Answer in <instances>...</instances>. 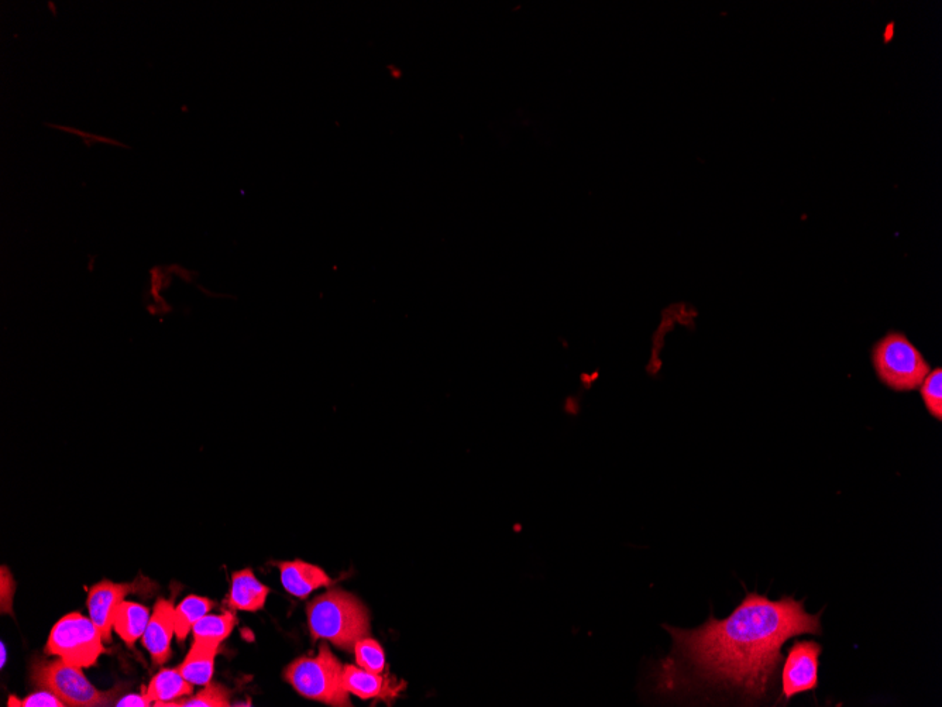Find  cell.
<instances>
[{"mask_svg":"<svg viewBox=\"0 0 942 707\" xmlns=\"http://www.w3.org/2000/svg\"><path fill=\"white\" fill-rule=\"evenodd\" d=\"M665 628L673 648L656 671L659 689L708 686L739 693L746 702L765 699L773 688L790 638L823 633L820 613H807L803 602L758 593H748L727 619L710 617L694 630Z\"/></svg>","mask_w":942,"mask_h":707,"instance_id":"cell-1","label":"cell"},{"mask_svg":"<svg viewBox=\"0 0 942 707\" xmlns=\"http://www.w3.org/2000/svg\"><path fill=\"white\" fill-rule=\"evenodd\" d=\"M308 623L314 640L322 638L347 652L370 634L369 610L356 596L342 589L329 590L307 607Z\"/></svg>","mask_w":942,"mask_h":707,"instance_id":"cell-2","label":"cell"},{"mask_svg":"<svg viewBox=\"0 0 942 707\" xmlns=\"http://www.w3.org/2000/svg\"><path fill=\"white\" fill-rule=\"evenodd\" d=\"M343 665L326 644L316 657H301L284 671V679L304 698L329 706H352L342 682Z\"/></svg>","mask_w":942,"mask_h":707,"instance_id":"cell-3","label":"cell"},{"mask_svg":"<svg viewBox=\"0 0 942 707\" xmlns=\"http://www.w3.org/2000/svg\"><path fill=\"white\" fill-rule=\"evenodd\" d=\"M872 362L880 382L895 391H913L931 372L923 353L903 332H889L876 342Z\"/></svg>","mask_w":942,"mask_h":707,"instance_id":"cell-4","label":"cell"},{"mask_svg":"<svg viewBox=\"0 0 942 707\" xmlns=\"http://www.w3.org/2000/svg\"><path fill=\"white\" fill-rule=\"evenodd\" d=\"M33 679L41 689L53 692L65 705L75 707L109 706L115 703V692H101L88 681L81 667L61 658L39 662Z\"/></svg>","mask_w":942,"mask_h":707,"instance_id":"cell-5","label":"cell"},{"mask_svg":"<svg viewBox=\"0 0 942 707\" xmlns=\"http://www.w3.org/2000/svg\"><path fill=\"white\" fill-rule=\"evenodd\" d=\"M103 637L94 621L79 613L63 617L51 630L46 652L81 668L96 664L105 652Z\"/></svg>","mask_w":942,"mask_h":707,"instance_id":"cell-6","label":"cell"},{"mask_svg":"<svg viewBox=\"0 0 942 707\" xmlns=\"http://www.w3.org/2000/svg\"><path fill=\"white\" fill-rule=\"evenodd\" d=\"M823 647L814 641H797L787 654L782 672V691L786 700L818 686V669Z\"/></svg>","mask_w":942,"mask_h":707,"instance_id":"cell-7","label":"cell"},{"mask_svg":"<svg viewBox=\"0 0 942 707\" xmlns=\"http://www.w3.org/2000/svg\"><path fill=\"white\" fill-rule=\"evenodd\" d=\"M140 583H142L140 580L134 583H113L109 580H103L94 588L89 589V616L101 631L103 641L112 640L113 620H115L116 610H118L127 595L136 593L137 590H143Z\"/></svg>","mask_w":942,"mask_h":707,"instance_id":"cell-8","label":"cell"},{"mask_svg":"<svg viewBox=\"0 0 942 707\" xmlns=\"http://www.w3.org/2000/svg\"><path fill=\"white\" fill-rule=\"evenodd\" d=\"M175 634V607L170 600L158 599L143 634V645L156 665L171 658V638Z\"/></svg>","mask_w":942,"mask_h":707,"instance_id":"cell-9","label":"cell"},{"mask_svg":"<svg viewBox=\"0 0 942 707\" xmlns=\"http://www.w3.org/2000/svg\"><path fill=\"white\" fill-rule=\"evenodd\" d=\"M342 682L347 692L364 700L394 698L402 688H405V684L395 685L383 674L366 671L354 665L343 667Z\"/></svg>","mask_w":942,"mask_h":707,"instance_id":"cell-10","label":"cell"},{"mask_svg":"<svg viewBox=\"0 0 942 707\" xmlns=\"http://www.w3.org/2000/svg\"><path fill=\"white\" fill-rule=\"evenodd\" d=\"M281 582L288 593L307 599L312 592L332 585L333 579L319 566L304 561L281 562Z\"/></svg>","mask_w":942,"mask_h":707,"instance_id":"cell-11","label":"cell"},{"mask_svg":"<svg viewBox=\"0 0 942 707\" xmlns=\"http://www.w3.org/2000/svg\"><path fill=\"white\" fill-rule=\"evenodd\" d=\"M270 589L254 576L252 569H243L232 576L228 606L233 612H259L266 606Z\"/></svg>","mask_w":942,"mask_h":707,"instance_id":"cell-12","label":"cell"},{"mask_svg":"<svg viewBox=\"0 0 942 707\" xmlns=\"http://www.w3.org/2000/svg\"><path fill=\"white\" fill-rule=\"evenodd\" d=\"M149 621L150 613L147 607L139 603L122 602L116 610L113 628L129 647H133V644L143 637Z\"/></svg>","mask_w":942,"mask_h":707,"instance_id":"cell-13","label":"cell"},{"mask_svg":"<svg viewBox=\"0 0 942 707\" xmlns=\"http://www.w3.org/2000/svg\"><path fill=\"white\" fill-rule=\"evenodd\" d=\"M218 650L219 648L208 647V645L192 644L187 658L178 667V671L192 685H208L212 681Z\"/></svg>","mask_w":942,"mask_h":707,"instance_id":"cell-14","label":"cell"},{"mask_svg":"<svg viewBox=\"0 0 942 707\" xmlns=\"http://www.w3.org/2000/svg\"><path fill=\"white\" fill-rule=\"evenodd\" d=\"M194 692V685L188 682L178 668L163 669L151 679L147 696L153 703L174 702L181 696H188Z\"/></svg>","mask_w":942,"mask_h":707,"instance_id":"cell-15","label":"cell"},{"mask_svg":"<svg viewBox=\"0 0 942 707\" xmlns=\"http://www.w3.org/2000/svg\"><path fill=\"white\" fill-rule=\"evenodd\" d=\"M236 624L237 619L235 613L228 612L219 614V616L206 614V616L202 617V619L195 624L194 628H192L194 643L219 648V645L232 634Z\"/></svg>","mask_w":942,"mask_h":707,"instance_id":"cell-16","label":"cell"},{"mask_svg":"<svg viewBox=\"0 0 942 707\" xmlns=\"http://www.w3.org/2000/svg\"><path fill=\"white\" fill-rule=\"evenodd\" d=\"M212 607V600L194 595L188 596L175 607V636L180 643H184L189 631L209 613Z\"/></svg>","mask_w":942,"mask_h":707,"instance_id":"cell-17","label":"cell"},{"mask_svg":"<svg viewBox=\"0 0 942 707\" xmlns=\"http://www.w3.org/2000/svg\"><path fill=\"white\" fill-rule=\"evenodd\" d=\"M158 707H228L230 706V691L225 686L209 682L205 688L194 698L178 700V702L154 703Z\"/></svg>","mask_w":942,"mask_h":707,"instance_id":"cell-18","label":"cell"},{"mask_svg":"<svg viewBox=\"0 0 942 707\" xmlns=\"http://www.w3.org/2000/svg\"><path fill=\"white\" fill-rule=\"evenodd\" d=\"M357 667L366 671L383 674L385 669V654L383 647L376 640L364 637L354 645Z\"/></svg>","mask_w":942,"mask_h":707,"instance_id":"cell-19","label":"cell"},{"mask_svg":"<svg viewBox=\"0 0 942 707\" xmlns=\"http://www.w3.org/2000/svg\"><path fill=\"white\" fill-rule=\"evenodd\" d=\"M928 413L935 420H942V370L940 367L927 374L919 387Z\"/></svg>","mask_w":942,"mask_h":707,"instance_id":"cell-20","label":"cell"},{"mask_svg":"<svg viewBox=\"0 0 942 707\" xmlns=\"http://www.w3.org/2000/svg\"><path fill=\"white\" fill-rule=\"evenodd\" d=\"M8 706L13 707H64L67 706L55 696L53 692L43 689V691L36 692L34 695L27 696L26 699L20 700L16 699L15 696L9 699Z\"/></svg>","mask_w":942,"mask_h":707,"instance_id":"cell-21","label":"cell"},{"mask_svg":"<svg viewBox=\"0 0 942 707\" xmlns=\"http://www.w3.org/2000/svg\"><path fill=\"white\" fill-rule=\"evenodd\" d=\"M15 593V583L8 568H2V612L12 613V599Z\"/></svg>","mask_w":942,"mask_h":707,"instance_id":"cell-22","label":"cell"},{"mask_svg":"<svg viewBox=\"0 0 942 707\" xmlns=\"http://www.w3.org/2000/svg\"><path fill=\"white\" fill-rule=\"evenodd\" d=\"M153 705V702L147 696L146 691L143 692V695H127L125 698L118 700L115 706L119 707H147Z\"/></svg>","mask_w":942,"mask_h":707,"instance_id":"cell-23","label":"cell"},{"mask_svg":"<svg viewBox=\"0 0 942 707\" xmlns=\"http://www.w3.org/2000/svg\"><path fill=\"white\" fill-rule=\"evenodd\" d=\"M6 662V648L5 644H2V668L5 667Z\"/></svg>","mask_w":942,"mask_h":707,"instance_id":"cell-24","label":"cell"}]
</instances>
